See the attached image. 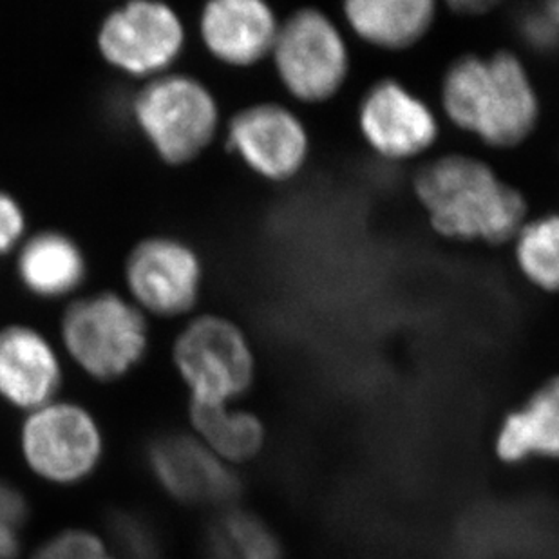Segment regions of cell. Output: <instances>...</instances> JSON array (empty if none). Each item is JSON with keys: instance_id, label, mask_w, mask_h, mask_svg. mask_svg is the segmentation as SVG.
<instances>
[{"instance_id": "6da1fadb", "label": "cell", "mask_w": 559, "mask_h": 559, "mask_svg": "<svg viewBox=\"0 0 559 559\" xmlns=\"http://www.w3.org/2000/svg\"><path fill=\"white\" fill-rule=\"evenodd\" d=\"M418 201L431 227L456 241L507 243L527 222L520 190L478 158L449 154L435 159L415 180Z\"/></svg>"}, {"instance_id": "7a4b0ae2", "label": "cell", "mask_w": 559, "mask_h": 559, "mask_svg": "<svg viewBox=\"0 0 559 559\" xmlns=\"http://www.w3.org/2000/svg\"><path fill=\"white\" fill-rule=\"evenodd\" d=\"M442 107L460 131L498 148L525 142L539 120L531 74L509 51L456 60L443 76Z\"/></svg>"}, {"instance_id": "3957f363", "label": "cell", "mask_w": 559, "mask_h": 559, "mask_svg": "<svg viewBox=\"0 0 559 559\" xmlns=\"http://www.w3.org/2000/svg\"><path fill=\"white\" fill-rule=\"evenodd\" d=\"M132 118L165 164L198 158L216 136V96L189 74H162L143 85L132 100Z\"/></svg>"}, {"instance_id": "277c9868", "label": "cell", "mask_w": 559, "mask_h": 559, "mask_svg": "<svg viewBox=\"0 0 559 559\" xmlns=\"http://www.w3.org/2000/svg\"><path fill=\"white\" fill-rule=\"evenodd\" d=\"M62 338L74 362L91 377L129 373L147 349V321L136 305L104 292L73 302L62 319Z\"/></svg>"}, {"instance_id": "5b68a950", "label": "cell", "mask_w": 559, "mask_h": 559, "mask_svg": "<svg viewBox=\"0 0 559 559\" xmlns=\"http://www.w3.org/2000/svg\"><path fill=\"white\" fill-rule=\"evenodd\" d=\"M281 84L302 104H322L343 90L349 49L337 24L316 8L292 13L272 49Z\"/></svg>"}, {"instance_id": "8992f818", "label": "cell", "mask_w": 559, "mask_h": 559, "mask_svg": "<svg viewBox=\"0 0 559 559\" xmlns=\"http://www.w3.org/2000/svg\"><path fill=\"white\" fill-rule=\"evenodd\" d=\"M176 368L192 391V404L227 406L243 395L255 373L243 330L225 317L201 316L176 338Z\"/></svg>"}, {"instance_id": "52a82bcc", "label": "cell", "mask_w": 559, "mask_h": 559, "mask_svg": "<svg viewBox=\"0 0 559 559\" xmlns=\"http://www.w3.org/2000/svg\"><path fill=\"white\" fill-rule=\"evenodd\" d=\"M186 46V27L170 5L134 0L112 10L102 22L98 49L122 73L162 76Z\"/></svg>"}, {"instance_id": "ba28073f", "label": "cell", "mask_w": 559, "mask_h": 559, "mask_svg": "<svg viewBox=\"0 0 559 559\" xmlns=\"http://www.w3.org/2000/svg\"><path fill=\"white\" fill-rule=\"evenodd\" d=\"M22 442L33 469L59 484L82 480L100 459L98 426L74 404L38 407L24 426Z\"/></svg>"}, {"instance_id": "9c48e42d", "label": "cell", "mask_w": 559, "mask_h": 559, "mask_svg": "<svg viewBox=\"0 0 559 559\" xmlns=\"http://www.w3.org/2000/svg\"><path fill=\"white\" fill-rule=\"evenodd\" d=\"M227 145L252 173L269 181L296 178L310 156V136L296 112L255 104L228 123Z\"/></svg>"}, {"instance_id": "30bf717a", "label": "cell", "mask_w": 559, "mask_h": 559, "mask_svg": "<svg viewBox=\"0 0 559 559\" xmlns=\"http://www.w3.org/2000/svg\"><path fill=\"white\" fill-rule=\"evenodd\" d=\"M203 266L189 245L175 238L143 239L129 253L126 283L138 308L176 317L194 308Z\"/></svg>"}, {"instance_id": "8fae6325", "label": "cell", "mask_w": 559, "mask_h": 559, "mask_svg": "<svg viewBox=\"0 0 559 559\" xmlns=\"http://www.w3.org/2000/svg\"><path fill=\"white\" fill-rule=\"evenodd\" d=\"M360 134L390 162H407L433 147L440 126L428 104L396 80L371 85L359 107Z\"/></svg>"}, {"instance_id": "7c38bea8", "label": "cell", "mask_w": 559, "mask_h": 559, "mask_svg": "<svg viewBox=\"0 0 559 559\" xmlns=\"http://www.w3.org/2000/svg\"><path fill=\"white\" fill-rule=\"evenodd\" d=\"M281 22L261 0H214L203 8L200 32L209 53L234 68L272 55Z\"/></svg>"}, {"instance_id": "4fadbf2b", "label": "cell", "mask_w": 559, "mask_h": 559, "mask_svg": "<svg viewBox=\"0 0 559 559\" xmlns=\"http://www.w3.org/2000/svg\"><path fill=\"white\" fill-rule=\"evenodd\" d=\"M148 467L165 491L187 503H223L238 497L239 480L205 448L183 435H165L147 449Z\"/></svg>"}, {"instance_id": "5bb4252c", "label": "cell", "mask_w": 559, "mask_h": 559, "mask_svg": "<svg viewBox=\"0 0 559 559\" xmlns=\"http://www.w3.org/2000/svg\"><path fill=\"white\" fill-rule=\"evenodd\" d=\"M62 380L59 357L43 333L29 326L0 330V395L16 407H43Z\"/></svg>"}, {"instance_id": "9a60e30c", "label": "cell", "mask_w": 559, "mask_h": 559, "mask_svg": "<svg viewBox=\"0 0 559 559\" xmlns=\"http://www.w3.org/2000/svg\"><path fill=\"white\" fill-rule=\"evenodd\" d=\"M352 32L373 48L402 51L420 43L437 19L431 0H352L344 5Z\"/></svg>"}, {"instance_id": "2e32d148", "label": "cell", "mask_w": 559, "mask_h": 559, "mask_svg": "<svg viewBox=\"0 0 559 559\" xmlns=\"http://www.w3.org/2000/svg\"><path fill=\"white\" fill-rule=\"evenodd\" d=\"M22 285L44 299L68 296L87 274L84 252L62 233H40L22 245L16 259Z\"/></svg>"}, {"instance_id": "e0dca14e", "label": "cell", "mask_w": 559, "mask_h": 559, "mask_svg": "<svg viewBox=\"0 0 559 559\" xmlns=\"http://www.w3.org/2000/svg\"><path fill=\"white\" fill-rule=\"evenodd\" d=\"M498 454L506 462L528 456L559 459V377L542 385L531 401L501 426Z\"/></svg>"}, {"instance_id": "ac0fdd59", "label": "cell", "mask_w": 559, "mask_h": 559, "mask_svg": "<svg viewBox=\"0 0 559 559\" xmlns=\"http://www.w3.org/2000/svg\"><path fill=\"white\" fill-rule=\"evenodd\" d=\"M206 559H283L272 531L249 512L234 511L212 523L205 538Z\"/></svg>"}, {"instance_id": "d6986e66", "label": "cell", "mask_w": 559, "mask_h": 559, "mask_svg": "<svg viewBox=\"0 0 559 559\" xmlns=\"http://www.w3.org/2000/svg\"><path fill=\"white\" fill-rule=\"evenodd\" d=\"M512 241L525 280L539 290L559 292V214L525 222Z\"/></svg>"}, {"instance_id": "ffe728a7", "label": "cell", "mask_w": 559, "mask_h": 559, "mask_svg": "<svg viewBox=\"0 0 559 559\" xmlns=\"http://www.w3.org/2000/svg\"><path fill=\"white\" fill-rule=\"evenodd\" d=\"M192 423L209 445L227 459H249L263 443V428L258 418L227 406L192 404Z\"/></svg>"}, {"instance_id": "44dd1931", "label": "cell", "mask_w": 559, "mask_h": 559, "mask_svg": "<svg viewBox=\"0 0 559 559\" xmlns=\"http://www.w3.org/2000/svg\"><path fill=\"white\" fill-rule=\"evenodd\" d=\"M109 531L118 547L131 558L158 559L162 556L164 545L158 528L140 512H112Z\"/></svg>"}, {"instance_id": "7402d4cb", "label": "cell", "mask_w": 559, "mask_h": 559, "mask_svg": "<svg viewBox=\"0 0 559 559\" xmlns=\"http://www.w3.org/2000/svg\"><path fill=\"white\" fill-rule=\"evenodd\" d=\"M35 559H107L100 542L87 533H66L49 542Z\"/></svg>"}, {"instance_id": "603a6c76", "label": "cell", "mask_w": 559, "mask_h": 559, "mask_svg": "<svg viewBox=\"0 0 559 559\" xmlns=\"http://www.w3.org/2000/svg\"><path fill=\"white\" fill-rule=\"evenodd\" d=\"M26 230V216L19 201L0 190V255L10 252Z\"/></svg>"}, {"instance_id": "cb8c5ba5", "label": "cell", "mask_w": 559, "mask_h": 559, "mask_svg": "<svg viewBox=\"0 0 559 559\" xmlns=\"http://www.w3.org/2000/svg\"><path fill=\"white\" fill-rule=\"evenodd\" d=\"M27 516L26 500L15 487L0 480V523L5 527L21 525Z\"/></svg>"}, {"instance_id": "d4e9b609", "label": "cell", "mask_w": 559, "mask_h": 559, "mask_svg": "<svg viewBox=\"0 0 559 559\" xmlns=\"http://www.w3.org/2000/svg\"><path fill=\"white\" fill-rule=\"evenodd\" d=\"M16 555H19V544H16L15 534L11 533V527L0 523V559H15Z\"/></svg>"}, {"instance_id": "484cf974", "label": "cell", "mask_w": 559, "mask_h": 559, "mask_svg": "<svg viewBox=\"0 0 559 559\" xmlns=\"http://www.w3.org/2000/svg\"><path fill=\"white\" fill-rule=\"evenodd\" d=\"M492 5L495 4H491V2L478 0V2H453L451 8L462 13V15H484L486 11L491 10Z\"/></svg>"}]
</instances>
